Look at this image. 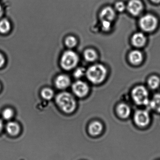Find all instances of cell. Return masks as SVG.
I'll return each instance as SVG.
<instances>
[{
    "instance_id": "cell-1",
    "label": "cell",
    "mask_w": 160,
    "mask_h": 160,
    "mask_svg": "<svg viewBox=\"0 0 160 160\" xmlns=\"http://www.w3.org/2000/svg\"><path fill=\"white\" fill-rule=\"evenodd\" d=\"M56 103L61 110L67 113H70L75 110L76 102L73 96L68 92H62L57 95Z\"/></svg>"
},
{
    "instance_id": "cell-2",
    "label": "cell",
    "mask_w": 160,
    "mask_h": 160,
    "mask_svg": "<svg viewBox=\"0 0 160 160\" xmlns=\"http://www.w3.org/2000/svg\"><path fill=\"white\" fill-rule=\"evenodd\" d=\"M107 69L102 65L92 66L86 71V77L93 83H100L103 82L107 76Z\"/></svg>"
},
{
    "instance_id": "cell-3",
    "label": "cell",
    "mask_w": 160,
    "mask_h": 160,
    "mask_svg": "<svg viewBox=\"0 0 160 160\" xmlns=\"http://www.w3.org/2000/svg\"><path fill=\"white\" fill-rule=\"evenodd\" d=\"M79 62L78 55L72 51H67L63 54L61 58V64L65 70L73 69Z\"/></svg>"
},
{
    "instance_id": "cell-4",
    "label": "cell",
    "mask_w": 160,
    "mask_h": 160,
    "mask_svg": "<svg viewBox=\"0 0 160 160\" xmlns=\"http://www.w3.org/2000/svg\"><path fill=\"white\" fill-rule=\"evenodd\" d=\"M132 96L137 104L147 105L149 103L148 91L143 86H137L133 89Z\"/></svg>"
},
{
    "instance_id": "cell-5",
    "label": "cell",
    "mask_w": 160,
    "mask_h": 160,
    "mask_svg": "<svg viewBox=\"0 0 160 160\" xmlns=\"http://www.w3.org/2000/svg\"><path fill=\"white\" fill-rule=\"evenodd\" d=\"M141 28L145 32H152L157 28V19L151 15H147L141 18L140 21Z\"/></svg>"
},
{
    "instance_id": "cell-6",
    "label": "cell",
    "mask_w": 160,
    "mask_h": 160,
    "mask_svg": "<svg viewBox=\"0 0 160 160\" xmlns=\"http://www.w3.org/2000/svg\"><path fill=\"white\" fill-rule=\"evenodd\" d=\"M72 88L74 94L80 98L84 97L89 91V87L87 84L82 81L75 82L72 85Z\"/></svg>"
},
{
    "instance_id": "cell-7",
    "label": "cell",
    "mask_w": 160,
    "mask_h": 160,
    "mask_svg": "<svg viewBox=\"0 0 160 160\" xmlns=\"http://www.w3.org/2000/svg\"><path fill=\"white\" fill-rule=\"evenodd\" d=\"M134 118L136 124L141 127H145L147 126L150 121L148 112L143 110L137 111L134 115Z\"/></svg>"
},
{
    "instance_id": "cell-8",
    "label": "cell",
    "mask_w": 160,
    "mask_h": 160,
    "mask_svg": "<svg viewBox=\"0 0 160 160\" xmlns=\"http://www.w3.org/2000/svg\"><path fill=\"white\" fill-rule=\"evenodd\" d=\"M127 9L131 14L137 16L142 10V4L139 0H131L128 4Z\"/></svg>"
},
{
    "instance_id": "cell-9",
    "label": "cell",
    "mask_w": 160,
    "mask_h": 160,
    "mask_svg": "<svg viewBox=\"0 0 160 160\" xmlns=\"http://www.w3.org/2000/svg\"><path fill=\"white\" fill-rule=\"evenodd\" d=\"M115 17V12L112 8L107 7L102 9L100 14V18L102 21L111 22Z\"/></svg>"
},
{
    "instance_id": "cell-10",
    "label": "cell",
    "mask_w": 160,
    "mask_h": 160,
    "mask_svg": "<svg viewBox=\"0 0 160 160\" xmlns=\"http://www.w3.org/2000/svg\"><path fill=\"white\" fill-rule=\"evenodd\" d=\"M55 85L59 89H65L70 84V79L66 75H60L55 80Z\"/></svg>"
},
{
    "instance_id": "cell-11",
    "label": "cell",
    "mask_w": 160,
    "mask_h": 160,
    "mask_svg": "<svg viewBox=\"0 0 160 160\" xmlns=\"http://www.w3.org/2000/svg\"><path fill=\"white\" fill-rule=\"evenodd\" d=\"M103 129V126L100 122L94 121L91 123L88 128L89 133L92 136H97L99 135Z\"/></svg>"
},
{
    "instance_id": "cell-12",
    "label": "cell",
    "mask_w": 160,
    "mask_h": 160,
    "mask_svg": "<svg viewBox=\"0 0 160 160\" xmlns=\"http://www.w3.org/2000/svg\"><path fill=\"white\" fill-rule=\"evenodd\" d=\"M146 38L142 33H135L132 38V43L135 47L141 48L145 44Z\"/></svg>"
},
{
    "instance_id": "cell-13",
    "label": "cell",
    "mask_w": 160,
    "mask_h": 160,
    "mask_svg": "<svg viewBox=\"0 0 160 160\" xmlns=\"http://www.w3.org/2000/svg\"><path fill=\"white\" fill-rule=\"evenodd\" d=\"M142 54L139 51H133L129 55L130 61L133 65L140 64L142 62Z\"/></svg>"
},
{
    "instance_id": "cell-14",
    "label": "cell",
    "mask_w": 160,
    "mask_h": 160,
    "mask_svg": "<svg viewBox=\"0 0 160 160\" xmlns=\"http://www.w3.org/2000/svg\"><path fill=\"white\" fill-rule=\"evenodd\" d=\"M118 115L122 118H126L128 117L131 113V110L127 105L124 103L119 104L117 108Z\"/></svg>"
},
{
    "instance_id": "cell-15",
    "label": "cell",
    "mask_w": 160,
    "mask_h": 160,
    "mask_svg": "<svg viewBox=\"0 0 160 160\" xmlns=\"http://www.w3.org/2000/svg\"><path fill=\"white\" fill-rule=\"evenodd\" d=\"M6 130L8 133L9 135L15 136L19 133L20 128L19 126L17 123L11 122L8 123L7 125Z\"/></svg>"
},
{
    "instance_id": "cell-16",
    "label": "cell",
    "mask_w": 160,
    "mask_h": 160,
    "mask_svg": "<svg viewBox=\"0 0 160 160\" xmlns=\"http://www.w3.org/2000/svg\"><path fill=\"white\" fill-rule=\"evenodd\" d=\"M150 106L152 109L160 112V94H157L154 96L150 102Z\"/></svg>"
},
{
    "instance_id": "cell-17",
    "label": "cell",
    "mask_w": 160,
    "mask_h": 160,
    "mask_svg": "<svg viewBox=\"0 0 160 160\" xmlns=\"http://www.w3.org/2000/svg\"><path fill=\"white\" fill-rule=\"evenodd\" d=\"M84 57L88 62H92L97 59V55L95 50L91 49L86 50L84 52Z\"/></svg>"
},
{
    "instance_id": "cell-18",
    "label": "cell",
    "mask_w": 160,
    "mask_h": 160,
    "mask_svg": "<svg viewBox=\"0 0 160 160\" xmlns=\"http://www.w3.org/2000/svg\"><path fill=\"white\" fill-rule=\"evenodd\" d=\"M10 29V22L8 20L4 19L0 21V32L6 33L9 32Z\"/></svg>"
},
{
    "instance_id": "cell-19",
    "label": "cell",
    "mask_w": 160,
    "mask_h": 160,
    "mask_svg": "<svg viewBox=\"0 0 160 160\" xmlns=\"http://www.w3.org/2000/svg\"><path fill=\"white\" fill-rule=\"evenodd\" d=\"M160 79L156 76H152L148 80V86L152 89H156L160 85Z\"/></svg>"
},
{
    "instance_id": "cell-20",
    "label": "cell",
    "mask_w": 160,
    "mask_h": 160,
    "mask_svg": "<svg viewBox=\"0 0 160 160\" xmlns=\"http://www.w3.org/2000/svg\"><path fill=\"white\" fill-rule=\"evenodd\" d=\"M41 96L43 98L46 100L52 99L54 96V92L52 89L49 88H44L41 91Z\"/></svg>"
},
{
    "instance_id": "cell-21",
    "label": "cell",
    "mask_w": 160,
    "mask_h": 160,
    "mask_svg": "<svg viewBox=\"0 0 160 160\" xmlns=\"http://www.w3.org/2000/svg\"><path fill=\"white\" fill-rule=\"evenodd\" d=\"M77 41L75 37L73 36L68 37L66 39L65 44L67 47L69 48H72L76 46Z\"/></svg>"
},
{
    "instance_id": "cell-22",
    "label": "cell",
    "mask_w": 160,
    "mask_h": 160,
    "mask_svg": "<svg viewBox=\"0 0 160 160\" xmlns=\"http://www.w3.org/2000/svg\"><path fill=\"white\" fill-rule=\"evenodd\" d=\"M13 115V112L10 109H6L4 110L3 112V116L4 119L8 120L12 118Z\"/></svg>"
},
{
    "instance_id": "cell-23",
    "label": "cell",
    "mask_w": 160,
    "mask_h": 160,
    "mask_svg": "<svg viewBox=\"0 0 160 160\" xmlns=\"http://www.w3.org/2000/svg\"><path fill=\"white\" fill-rule=\"evenodd\" d=\"M85 73L84 69L83 68H79L75 71L74 73V77L77 78H81Z\"/></svg>"
},
{
    "instance_id": "cell-24",
    "label": "cell",
    "mask_w": 160,
    "mask_h": 160,
    "mask_svg": "<svg viewBox=\"0 0 160 160\" xmlns=\"http://www.w3.org/2000/svg\"><path fill=\"white\" fill-rule=\"evenodd\" d=\"M115 7L116 10L119 12H123L126 8V6H125V3L121 2L116 3Z\"/></svg>"
},
{
    "instance_id": "cell-25",
    "label": "cell",
    "mask_w": 160,
    "mask_h": 160,
    "mask_svg": "<svg viewBox=\"0 0 160 160\" xmlns=\"http://www.w3.org/2000/svg\"><path fill=\"white\" fill-rule=\"evenodd\" d=\"M111 22L108 21H102V26L105 31H108L111 28Z\"/></svg>"
},
{
    "instance_id": "cell-26",
    "label": "cell",
    "mask_w": 160,
    "mask_h": 160,
    "mask_svg": "<svg viewBox=\"0 0 160 160\" xmlns=\"http://www.w3.org/2000/svg\"><path fill=\"white\" fill-rule=\"evenodd\" d=\"M5 63V59L3 55L0 53V68L2 67Z\"/></svg>"
},
{
    "instance_id": "cell-27",
    "label": "cell",
    "mask_w": 160,
    "mask_h": 160,
    "mask_svg": "<svg viewBox=\"0 0 160 160\" xmlns=\"http://www.w3.org/2000/svg\"><path fill=\"white\" fill-rule=\"evenodd\" d=\"M3 8H2V6H1V5H0V18L2 17V15H3Z\"/></svg>"
},
{
    "instance_id": "cell-28",
    "label": "cell",
    "mask_w": 160,
    "mask_h": 160,
    "mask_svg": "<svg viewBox=\"0 0 160 160\" xmlns=\"http://www.w3.org/2000/svg\"><path fill=\"white\" fill-rule=\"evenodd\" d=\"M3 122H2V120H1V119H0V132H1V131L2 130V129H3Z\"/></svg>"
},
{
    "instance_id": "cell-29",
    "label": "cell",
    "mask_w": 160,
    "mask_h": 160,
    "mask_svg": "<svg viewBox=\"0 0 160 160\" xmlns=\"http://www.w3.org/2000/svg\"><path fill=\"white\" fill-rule=\"evenodd\" d=\"M151 1L155 3H159L160 2V0H151Z\"/></svg>"
}]
</instances>
